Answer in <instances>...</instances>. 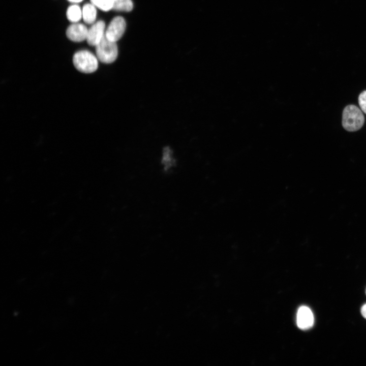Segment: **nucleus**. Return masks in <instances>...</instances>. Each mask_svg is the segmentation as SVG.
I'll list each match as a JSON object with an SVG mask.
<instances>
[{"instance_id": "nucleus-1", "label": "nucleus", "mask_w": 366, "mask_h": 366, "mask_svg": "<svg viewBox=\"0 0 366 366\" xmlns=\"http://www.w3.org/2000/svg\"><path fill=\"white\" fill-rule=\"evenodd\" d=\"M364 122V115L357 106L349 105L345 107L342 114V125L346 130L356 131L362 127Z\"/></svg>"}, {"instance_id": "nucleus-2", "label": "nucleus", "mask_w": 366, "mask_h": 366, "mask_svg": "<svg viewBox=\"0 0 366 366\" xmlns=\"http://www.w3.org/2000/svg\"><path fill=\"white\" fill-rule=\"evenodd\" d=\"M73 63L77 70L84 73H93L98 67L97 57L87 50L76 52L73 57Z\"/></svg>"}, {"instance_id": "nucleus-3", "label": "nucleus", "mask_w": 366, "mask_h": 366, "mask_svg": "<svg viewBox=\"0 0 366 366\" xmlns=\"http://www.w3.org/2000/svg\"><path fill=\"white\" fill-rule=\"evenodd\" d=\"M96 52L98 59L105 64L114 62L118 55V48L116 42L108 40L105 36L96 46Z\"/></svg>"}, {"instance_id": "nucleus-4", "label": "nucleus", "mask_w": 366, "mask_h": 366, "mask_svg": "<svg viewBox=\"0 0 366 366\" xmlns=\"http://www.w3.org/2000/svg\"><path fill=\"white\" fill-rule=\"evenodd\" d=\"M126 24L125 19L121 16H116L112 19L105 30V36L109 40L116 42L123 36Z\"/></svg>"}, {"instance_id": "nucleus-5", "label": "nucleus", "mask_w": 366, "mask_h": 366, "mask_svg": "<svg viewBox=\"0 0 366 366\" xmlns=\"http://www.w3.org/2000/svg\"><path fill=\"white\" fill-rule=\"evenodd\" d=\"M105 24L102 20H99L94 23L88 29L86 41L88 45L96 46L104 37L105 34Z\"/></svg>"}, {"instance_id": "nucleus-6", "label": "nucleus", "mask_w": 366, "mask_h": 366, "mask_svg": "<svg viewBox=\"0 0 366 366\" xmlns=\"http://www.w3.org/2000/svg\"><path fill=\"white\" fill-rule=\"evenodd\" d=\"M314 322V317L311 309L307 306L300 307L297 312L296 323L299 328L307 330L311 328Z\"/></svg>"}, {"instance_id": "nucleus-7", "label": "nucleus", "mask_w": 366, "mask_h": 366, "mask_svg": "<svg viewBox=\"0 0 366 366\" xmlns=\"http://www.w3.org/2000/svg\"><path fill=\"white\" fill-rule=\"evenodd\" d=\"M87 33L88 28L85 25L74 23L67 29L66 35L72 41L79 42L86 40Z\"/></svg>"}, {"instance_id": "nucleus-8", "label": "nucleus", "mask_w": 366, "mask_h": 366, "mask_svg": "<svg viewBox=\"0 0 366 366\" xmlns=\"http://www.w3.org/2000/svg\"><path fill=\"white\" fill-rule=\"evenodd\" d=\"M82 18L85 23L90 24L93 23L96 18L97 11L96 7L92 4H85L82 10Z\"/></svg>"}, {"instance_id": "nucleus-9", "label": "nucleus", "mask_w": 366, "mask_h": 366, "mask_svg": "<svg viewBox=\"0 0 366 366\" xmlns=\"http://www.w3.org/2000/svg\"><path fill=\"white\" fill-rule=\"evenodd\" d=\"M66 15L68 19L73 23H77L82 17V10L76 5L69 6L67 9Z\"/></svg>"}, {"instance_id": "nucleus-10", "label": "nucleus", "mask_w": 366, "mask_h": 366, "mask_svg": "<svg viewBox=\"0 0 366 366\" xmlns=\"http://www.w3.org/2000/svg\"><path fill=\"white\" fill-rule=\"evenodd\" d=\"M112 9L119 11L129 12L133 8L131 0H112Z\"/></svg>"}, {"instance_id": "nucleus-11", "label": "nucleus", "mask_w": 366, "mask_h": 366, "mask_svg": "<svg viewBox=\"0 0 366 366\" xmlns=\"http://www.w3.org/2000/svg\"><path fill=\"white\" fill-rule=\"evenodd\" d=\"M92 4L104 11H108L113 8L112 0H90Z\"/></svg>"}, {"instance_id": "nucleus-12", "label": "nucleus", "mask_w": 366, "mask_h": 366, "mask_svg": "<svg viewBox=\"0 0 366 366\" xmlns=\"http://www.w3.org/2000/svg\"><path fill=\"white\" fill-rule=\"evenodd\" d=\"M170 151L168 150L165 151L163 158L162 163L164 164V170L166 171L170 169L174 164L172 157L170 156Z\"/></svg>"}, {"instance_id": "nucleus-13", "label": "nucleus", "mask_w": 366, "mask_h": 366, "mask_svg": "<svg viewBox=\"0 0 366 366\" xmlns=\"http://www.w3.org/2000/svg\"><path fill=\"white\" fill-rule=\"evenodd\" d=\"M358 103L362 111L366 114V90H364L359 95Z\"/></svg>"}, {"instance_id": "nucleus-14", "label": "nucleus", "mask_w": 366, "mask_h": 366, "mask_svg": "<svg viewBox=\"0 0 366 366\" xmlns=\"http://www.w3.org/2000/svg\"><path fill=\"white\" fill-rule=\"evenodd\" d=\"M360 313L362 317L366 319V303L361 307Z\"/></svg>"}, {"instance_id": "nucleus-15", "label": "nucleus", "mask_w": 366, "mask_h": 366, "mask_svg": "<svg viewBox=\"0 0 366 366\" xmlns=\"http://www.w3.org/2000/svg\"><path fill=\"white\" fill-rule=\"evenodd\" d=\"M68 1L74 3H78L82 2L83 0H68Z\"/></svg>"}, {"instance_id": "nucleus-16", "label": "nucleus", "mask_w": 366, "mask_h": 366, "mask_svg": "<svg viewBox=\"0 0 366 366\" xmlns=\"http://www.w3.org/2000/svg\"><path fill=\"white\" fill-rule=\"evenodd\" d=\"M365 293H366V291H365Z\"/></svg>"}]
</instances>
